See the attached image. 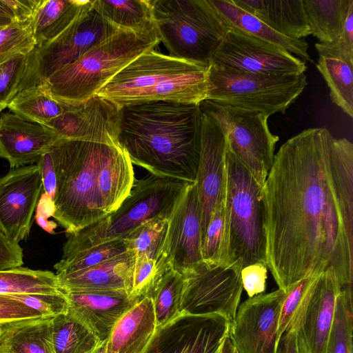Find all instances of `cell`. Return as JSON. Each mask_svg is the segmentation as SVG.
<instances>
[{
	"label": "cell",
	"mask_w": 353,
	"mask_h": 353,
	"mask_svg": "<svg viewBox=\"0 0 353 353\" xmlns=\"http://www.w3.org/2000/svg\"><path fill=\"white\" fill-rule=\"evenodd\" d=\"M263 191L266 265L279 288L328 269L352 288V142L303 130L280 147Z\"/></svg>",
	"instance_id": "obj_1"
},
{
	"label": "cell",
	"mask_w": 353,
	"mask_h": 353,
	"mask_svg": "<svg viewBox=\"0 0 353 353\" xmlns=\"http://www.w3.org/2000/svg\"><path fill=\"white\" fill-rule=\"evenodd\" d=\"M199 104L153 101L121 108L118 141L151 174L195 182L201 150Z\"/></svg>",
	"instance_id": "obj_2"
},
{
	"label": "cell",
	"mask_w": 353,
	"mask_h": 353,
	"mask_svg": "<svg viewBox=\"0 0 353 353\" xmlns=\"http://www.w3.org/2000/svg\"><path fill=\"white\" fill-rule=\"evenodd\" d=\"M119 146L60 140L50 148L57 176L52 217L66 234L109 214L102 192V172Z\"/></svg>",
	"instance_id": "obj_3"
},
{
	"label": "cell",
	"mask_w": 353,
	"mask_h": 353,
	"mask_svg": "<svg viewBox=\"0 0 353 353\" xmlns=\"http://www.w3.org/2000/svg\"><path fill=\"white\" fill-rule=\"evenodd\" d=\"M208 67L150 50L128 63L97 94L120 108L159 101L199 104L208 97Z\"/></svg>",
	"instance_id": "obj_4"
},
{
	"label": "cell",
	"mask_w": 353,
	"mask_h": 353,
	"mask_svg": "<svg viewBox=\"0 0 353 353\" xmlns=\"http://www.w3.org/2000/svg\"><path fill=\"white\" fill-rule=\"evenodd\" d=\"M223 210L224 229L219 262L241 270L254 263L266 265L263 187L228 148Z\"/></svg>",
	"instance_id": "obj_5"
},
{
	"label": "cell",
	"mask_w": 353,
	"mask_h": 353,
	"mask_svg": "<svg viewBox=\"0 0 353 353\" xmlns=\"http://www.w3.org/2000/svg\"><path fill=\"white\" fill-rule=\"evenodd\" d=\"M159 43L157 32L138 34L119 30L56 71L43 84L60 101L82 103L97 94L128 63Z\"/></svg>",
	"instance_id": "obj_6"
},
{
	"label": "cell",
	"mask_w": 353,
	"mask_h": 353,
	"mask_svg": "<svg viewBox=\"0 0 353 353\" xmlns=\"http://www.w3.org/2000/svg\"><path fill=\"white\" fill-rule=\"evenodd\" d=\"M188 183L151 174L135 181L117 210L97 223L66 234L62 259L106 242L124 240L152 219H169Z\"/></svg>",
	"instance_id": "obj_7"
},
{
	"label": "cell",
	"mask_w": 353,
	"mask_h": 353,
	"mask_svg": "<svg viewBox=\"0 0 353 353\" xmlns=\"http://www.w3.org/2000/svg\"><path fill=\"white\" fill-rule=\"evenodd\" d=\"M157 33L169 55L209 66L228 28L206 0H152Z\"/></svg>",
	"instance_id": "obj_8"
},
{
	"label": "cell",
	"mask_w": 353,
	"mask_h": 353,
	"mask_svg": "<svg viewBox=\"0 0 353 353\" xmlns=\"http://www.w3.org/2000/svg\"><path fill=\"white\" fill-rule=\"evenodd\" d=\"M306 85L305 73L256 74L209 65L205 100L269 117L284 114Z\"/></svg>",
	"instance_id": "obj_9"
},
{
	"label": "cell",
	"mask_w": 353,
	"mask_h": 353,
	"mask_svg": "<svg viewBox=\"0 0 353 353\" xmlns=\"http://www.w3.org/2000/svg\"><path fill=\"white\" fill-rule=\"evenodd\" d=\"M119 30L101 16L92 7L91 0L65 30L52 40L36 46L27 55L26 67L17 93L43 84L56 71L72 63Z\"/></svg>",
	"instance_id": "obj_10"
},
{
	"label": "cell",
	"mask_w": 353,
	"mask_h": 353,
	"mask_svg": "<svg viewBox=\"0 0 353 353\" xmlns=\"http://www.w3.org/2000/svg\"><path fill=\"white\" fill-rule=\"evenodd\" d=\"M201 112L211 117L224 131L228 148L263 188L274 160L279 138L268 127L266 115L204 100Z\"/></svg>",
	"instance_id": "obj_11"
},
{
	"label": "cell",
	"mask_w": 353,
	"mask_h": 353,
	"mask_svg": "<svg viewBox=\"0 0 353 353\" xmlns=\"http://www.w3.org/2000/svg\"><path fill=\"white\" fill-rule=\"evenodd\" d=\"M241 270L221 263L201 261L183 276L181 310L190 314H219L233 323L243 285Z\"/></svg>",
	"instance_id": "obj_12"
},
{
	"label": "cell",
	"mask_w": 353,
	"mask_h": 353,
	"mask_svg": "<svg viewBox=\"0 0 353 353\" xmlns=\"http://www.w3.org/2000/svg\"><path fill=\"white\" fill-rule=\"evenodd\" d=\"M210 65L256 74H301L305 62L278 46L228 30Z\"/></svg>",
	"instance_id": "obj_13"
},
{
	"label": "cell",
	"mask_w": 353,
	"mask_h": 353,
	"mask_svg": "<svg viewBox=\"0 0 353 353\" xmlns=\"http://www.w3.org/2000/svg\"><path fill=\"white\" fill-rule=\"evenodd\" d=\"M42 190L37 164L12 169L0 177V230L12 242L19 244L28 236Z\"/></svg>",
	"instance_id": "obj_14"
},
{
	"label": "cell",
	"mask_w": 353,
	"mask_h": 353,
	"mask_svg": "<svg viewBox=\"0 0 353 353\" xmlns=\"http://www.w3.org/2000/svg\"><path fill=\"white\" fill-rule=\"evenodd\" d=\"M120 117V107L96 94L43 125L59 140L119 145Z\"/></svg>",
	"instance_id": "obj_15"
},
{
	"label": "cell",
	"mask_w": 353,
	"mask_h": 353,
	"mask_svg": "<svg viewBox=\"0 0 353 353\" xmlns=\"http://www.w3.org/2000/svg\"><path fill=\"white\" fill-rule=\"evenodd\" d=\"M286 292L278 290L240 304L228 333L239 353H275L278 320Z\"/></svg>",
	"instance_id": "obj_16"
},
{
	"label": "cell",
	"mask_w": 353,
	"mask_h": 353,
	"mask_svg": "<svg viewBox=\"0 0 353 353\" xmlns=\"http://www.w3.org/2000/svg\"><path fill=\"white\" fill-rule=\"evenodd\" d=\"M230 325L228 321L219 314L181 312L157 327L144 353H206L222 342Z\"/></svg>",
	"instance_id": "obj_17"
},
{
	"label": "cell",
	"mask_w": 353,
	"mask_h": 353,
	"mask_svg": "<svg viewBox=\"0 0 353 353\" xmlns=\"http://www.w3.org/2000/svg\"><path fill=\"white\" fill-rule=\"evenodd\" d=\"M201 216L195 182L188 183L168 222L163 256L182 274L202 260Z\"/></svg>",
	"instance_id": "obj_18"
},
{
	"label": "cell",
	"mask_w": 353,
	"mask_h": 353,
	"mask_svg": "<svg viewBox=\"0 0 353 353\" xmlns=\"http://www.w3.org/2000/svg\"><path fill=\"white\" fill-rule=\"evenodd\" d=\"M201 112V143L195 183L201 210L203 243L212 212L224 194L228 145L222 128L211 117Z\"/></svg>",
	"instance_id": "obj_19"
},
{
	"label": "cell",
	"mask_w": 353,
	"mask_h": 353,
	"mask_svg": "<svg viewBox=\"0 0 353 353\" xmlns=\"http://www.w3.org/2000/svg\"><path fill=\"white\" fill-rule=\"evenodd\" d=\"M342 288L333 270L319 274L296 327L299 353H325L337 297Z\"/></svg>",
	"instance_id": "obj_20"
},
{
	"label": "cell",
	"mask_w": 353,
	"mask_h": 353,
	"mask_svg": "<svg viewBox=\"0 0 353 353\" xmlns=\"http://www.w3.org/2000/svg\"><path fill=\"white\" fill-rule=\"evenodd\" d=\"M59 141L43 125L12 112L0 117V158L7 160L12 169L37 164Z\"/></svg>",
	"instance_id": "obj_21"
},
{
	"label": "cell",
	"mask_w": 353,
	"mask_h": 353,
	"mask_svg": "<svg viewBox=\"0 0 353 353\" xmlns=\"http://www.w3.org/2000/svg\"><path fill=\"white\" fill-rule=\"evenodd\" d=\"M68 312L85 325L101 342L139 300L122 292H66Z\"/></svg>",
	"instance_id": "obj_22"
},
{
	"label": "cell",
	"mask_w": 353,
	"mask_h": 353,
	"mask_svg": "<svg viewBox=\"0 0 353 353\" xmlns=\"http://www.w3.org/2000/svg\"><path fill=\"white\" fill-rule=\"evenodd\" d=\"M134 261L131 252L90 268L56 275L66 292H122L130 295Z\"/></svg>",
	"instance_id": "obj_23"
},
{
	"label": "cell",
	"mask_w": 353,
	"mask_h": 353,
	"mask_svg": "<svg viewBox=\"0 0 353 353\" xmlns=\"http://www.w3.org/2000/svg\"><path fill=\"white\" fill-rule=\"evenodd\" d=\"M157 329L152 301L143 296L114 325L107 340V353H144Z\"/></svg>",
	"instance_id": "obj_24"
},
{
	"label": "cell",
	"mask_w": 353,
	"mask_h": 353,
	"mask_svg": "<svg viewBox=\"0 0 353 353\" xmlns=\"http://www.w3.org/2000/svg\"><path fill=\"white\" fill-rule=\"evenodd\" d=\"M221 22L230 30L278 46L303 61L312 63L307 41L285 37L274 31L256 17L235 5L232 0H206Z\"/></svg>",
	"instance_id": "obj_25"
},
{
	"label": "cell",
	"mask_w": 353,
	"mask_h": 353,
	"mask_svg": "<svg viewBox=\"0 0 353 353\" xmlns=\"http://www.w3.org/2000/svg\"><path fill=\"white\" fill-rule=\"evenodd\" d=\"M274 31L294 39L312 34L302 0H232Z\"/></svg>",
	"instance_id": "obj_26"
},
{
	"label": "cell",
	"mask_w": 353,
	"mask_h": 353,
	"mask_svg": "<svg viewBox=\"0 0 353 353\" xmlns=\"http://www.w3.org/2000/svg\"><path fill=\"white\" fill-rule=\"evenodd\" d=\"M53 317H40L0 323V353H55Z\"/></svg>",
	"instance_id": "obj_27"
},
{
	"label": "cell",
	"mask_w": 353,
	"mask_h": 353,
	"mask_svg": "<svg viewBox=\"0 0 353 353\" xmlns=\"http://www.w3.org/2000/svg\"><path fill=\"white\" fill-rule=\"evenodd\" d=\"M90 1L91 0H40L32 18L36 46H40L61 34Z\"/></svg>",
	"instance_id": "obj_28"
},
{
	"label": "cell",
	"mask_w": 353,
	"mask_h": 353,
	"mask_svg": "<svg viewBox=\"0 0 353 353\" xmlns=\"http://www.w3.org/2000/svg\"><path fill=\"white\" fill-rule=\"evenodd\" d=\"M92 7L118 29L138 34L157 32L152 0H92Z\"/></svg>",
	"instance_id": "obj_29"
},
{
	"label": "cell",
	"mask_w": 353,
	"mask_h": 353,
	"mask_svg": "<svg viewBox=\"0 0 353 353\" xmlns=\"http://www.w3.org/2000/svg\"><path fill=\"white\" fill-rule=\"evenodd\" d=\"M312 34L321 43L334 41L342 32L353 0H302Z\"/></svg>",
	"instance_id": "obj_30"
},
{
	"label": "cell",
	"mask_w": 353,
	"mask_h": 353,
	"mask_svg": "<svg viewBox=\"0 0 353 353\" xmlns=\"http://www.w3.org/2000/svg\"><path fill=\"white\" fill-rule=\"evenodd\" d=\"M72 105L54 98L48 87L41 84L19 92L7 108L24 120L45 125Z\"/></svg>",
	"instance_id": "obj_31"
},
{
	"label": "cell",
	"mask_w": 353,
	"mask_h": 353,
	"mask_svg": "<svg viewBox=\"0 0 353 353\" xmlns=\"http://www.w3.org/2000/svg\"><path fill=\"white\" fill-rule=\"evenodd\" d=\"M55 273L17 268L0 270V294H65Z\"/></svg>",
	"instance_id": "obj_32"
},
{
	"label": "cell",
	"mask_w": 353,
	"mask_h": 353,
	"mask_svg": "<svg viewBox=\"0 0 353 353\" xmlns=\"http://www.w3.org/2000/svg\"><path fill=\"white\" fill-rule=\"evenodd\" d=\"M52 330L55 353H92L101 343L85 325L68 312L52 318Z\"/></svg>",
	"instance_id": "obj_33"
},
{
	"label": "cell",
	"mask_w": 353,
	"mask_h": 353,
	"mask_svg": "<svg viewBox=\"0 0 353 353\" xmlns=\"http://www.w3.org/2000/svg\"><path fill=\"white\" fill-rule=\"evenodd\" d=\"M182 274L170 268L154 282L144 296L153 303L157 327H161L181 312Z\"/></svg>",
	"instance_id": "obj_34"
},
{
	"label": "cell",
	"mask_w": 353,
	"mask_h": 353,
	"mask_svg": "<svg viewBox=\"0 0 353 353\" xmlns=\"http://www.w3.org/2000/svg\"><path fill=\"white\" fill-rule=\"evenodd\" d=\"M316 68L330 89L332 102L353 117V65L330 57H320Z\"/></svg>",
	"instance_id": "obj_35"
},
{
	"label": "cell",
	"mask_w": 353,
	"mask_h": 353,
	"mask_svg": "<svg viewBox=\"0 0 353 353\" xmlns=\"http://www.w3.org/2000/svg\"><path fill=\"white\" fill-rule=\"evenodd\" d=\"M168 219H154L132 231L124 239L128 250L135 256L144 254L154 259L157 262V268L172 266L163 256Z\"/></svg>",
	"instance_id": "obj_36"
},
{
	"label": "cell",
	"mask_w": 353,
	"mask_h": 353,
	"mask_svg": "<svg viewBox=\"0 0 353 353\" xmlns=\"http://www.w3.org/2000/svg\"><path fill=\"white\" fill-rule=\"evenodd\" d=\"M352 288H343L337 297L325 353H353Z\"/></svg>",
	"instance_id": "obj_37"
},
{
	"label": "cell",
	"mask_w": 353,
	"mask_h": 353,
	"mask_svg": "<svg viewBox=\"0 0 353 353\" xmlns=\"http://www.w3.org/2000/svg\"><path fill=\"white\" fill-rule=\"evenodd\" d=\"M130 252L125 240L106 242L62 259L54 267L56 274H65L90 268Z\"/></svg>",
	"instance_id": "obj_38"
},
{
	"label": "cell",
	"mask_w": 353,
	"mask_h": 353,
	"mask_svg": "<svg viewBox=\"0 0 353 353\" xmlns=\"http://www.w3.org/2000/svg\"><path fill=\"white\" fill-rule=\"evenodd\" d=\"M319 274L308 276L293 285L287 292L278 320L276 347L283 334L296 327L303 314Z\"/></svg>",
	"instance_id": "obj_39"
},
{
	"label": "cell",
	"mask_w": 353,
	"mask_h": 353,
	"mask_svg": "<svg viewBox=\"0 0 353 353\" xmlns=\"http://www.w3.org/2000/svg\"><path fill=\"white\" fill-rule=\"evenodd\" d=\"M32 19L13 21L0 29V64L20 55H28L35 48Z\"/></svg>",
	"instance_id": "obj_40"
},
{
	"label": "cell",
	"mask_w": 353,
	"mask_h": 353,
	"mask_svg": "<svg viewBox=\"0 0 353 353\" xmlns=\"http://www.w3.org/2000/svg\"><path fill=\"white\" fill-rule=\"evenodd\" d=\"M223 196L216 203L210 216L201 247L202 260L220 263V251L224 229Z\"/></svg>",
	"instance_id": "obj_41"
},
{
	"label": "cell",
	"mask_w": 353,
	"mask_h": 353,
	"mask_svg": "<svg viewBox=\"0 0 353 353\" xmlns=\"http://www.w3.org/2000/svg\"><path fill=\"white\" fill-rule=\"evenodd\" d=\"M26 63L27 55H20L0 64V112L17 94Z\"/></svg>",
	"instance_id": "obj_42"
},
{
	"label": "cell",
	"mask_w": 353,
	"mask_h": 353,
	"mask_svg": "<svg viewBox=\"0 0 353 353\" xmlns=\"http://www.w3.org/2000/svg\"><path fill=\"white\" fill-rule=\"evenodd\" d=\"M315 48L319 57L334 58L353 65V6L341 34L330 43H316Z\"/></svg>",
	"instance_id": "obj_43"
},
{
	"label": "cell",
	"mask_w": 353,
	"mask_h": 353,
	"mask_svg": "<svg viewBox=\"0 0 353 353\" xmlns=\"http://www.w3.org/2000/svg\"><path fill=\"white\" fill-rule=\"evenodd\" d=\"M44 317H54L66 313L68 303L65 294H21L9 295Z\"/></svg>",
	"instance_id": "obj_44"
},
{
	"label": "cell",
	"mask_w": 353,
	"mask_h": 353,
	"mask_svg": "<svg viewBox=\"0 0 353 353\" xmlns=\"http://www.w3.org/2000/svg\"><path fill=\"white\" fill-rule=\"evenodd\" d=\"M160 275L156 261L144 254L135 256L132 289L130 296L134 300L143 297Z\"/></svg>",
	"instance_id": "obj_45"
},
{
	"label": "cell",
	"mask_w": 353,
	"mask_h": 353,
	"mask_svg": "<svg viewBox=\"0 0 353 353\" xmlns=\"http://www.w3.org/2000/svg\"><path fill=\"white\" fill-rule=\"evenodd\" d=\"M268 267L262 263L245 267L241 272L243 288L249 298L264 293L266 288Z\"/></svg>",
	"instance_id": "obj_46"
},
{
	"label": "cell",
	"mask_w": 353,
	"mask_h": 353,
	"mask_svg": "<svg viewBox=\"0 0 353 353\" xmlns=\"http://www.w3.org/2000/svg\"><path fill=\"white\" fill-rule=\"evenodd\" d=\"M44 317L9 295L0 294V323Z\"/></svg>",
	"instance_id": "obj_47"
},
{
	"label": "cell",
	"mask_w": 353,
	"mask_h": 353,
	"mask_svg": "<svg viewBox=\"0 0 353 353\" xmlns=\"http://www.w3.org/2000/svg\"><path fill=\"white\" fill-rule=\"evenodd\" d=\"M23 264L22 248L8 239L0 230V270L20 268Z\"/></svg>",
	"instance_id": "obj_48"
},
{
	"label": "cell",
	"mask_w": 353,
	"mask_h": 353,
	"mask_svg": "<svg viewBox=\"0 0 353 353\" xmlns=\"http://www.w3.org/2000/svg\"><path fill=\"white\" fill-rule=\"evenodd\" d=\"M43 185L44 194L53 201L57 190V176L50 149L37 163Z\"/></svg>",
	"instance_id": "obj_49"
},
{
	"label": "cell",
	"mask_w": 353,
	"mask_h": 353,
	"mask_svg": "<svg viewBox=\"0 0 353 353\" xmlns=\"http://www.w3.org/2000/svg\"><path fill=\"white\" fill-rule=\"evenodd\" d=\"M12 12L14 21L32 19L40 0H4Z\"/></svg>",
	"instance_id": "obj_50"
},
{
	"label": "cell",
	"mask_w": 353,
	"mask_h": 353,
	"mask_svg": "<svg viewBox=\"0 0 353 353\" xmlns=\"http://www.w3.org/2000/svg\"><path fill=\"white\" fill-rule=\"evenodd\" d=\"M275 353H299L296 327H290L283 334Z\"/></svg>",
	"instance_id": "obj_51"
},
{
	"label": "cell",
	"mask_w": 353,
	"mask_h": 353,
	"mask_svg": "<svg viewBox=\"0 0 353 353\" xmlns=\"http://www.w3.org/2000/svg\"><path fill=\"white\" fill-rule=\"evenodd\" d=\"M219 353H239L229 335L228 332L221 344Z\"/></svg>",
	"instance_id": "obj_52"
},
{
	"label": "cell",
	"mask_w": 353,
	"mask_h": 353,
	"mask_svg": "<svg viewBox=\"0 0 353 353\" xmlns=\"http://www.w3.org/2000/svg\"><path fill=\"white\" fill-rule=\"evenodd\" d=\"M0 16L8 18L12 21H14L12 12L4 2V0H0Z\"/></svg>",
	"instance_id": "obj_53"
},
{
	"label": "cell",
	"mask_w": 353,
	"mask_h": 353,
	"mask_svg": "<svg viewBox=\"0 0 353 353\" xmlns=\"http://www.w3.org/2000/svg\"><path fill=\"white\" fill-rule=\"evenodd\" d=\"M92 353H107V341L101 342Z\"/></svg>",
	"instance_id": "obj_54"
},
{
	"label": "cell",
	"mask_w": 353,
	"mask_h": 353,
	"mask_svg": "<svg viewBox=\"0 0 353 353\" xmlns=\"http://www.w3.org/2000/svg\"><path fill=\"white\" fill-rule=\"evenodd\" d=\"M12 22L13 21H12L10 19L0 16V27L7 26Z\"/></svg>",
	"instance_id": "obj_55"
},
{
	"label": "cell",
	"mask_w": 353,
	"mask_h": 353,
	"mask_svg": "<svg viewBox=\"0 0 353 353\" xmlns=\"http://www.w3.org/2000/svg\"><path fill=\"white\" fill-rule=\"evenodd\" d=\"M2 27H0V29Z\"/></svg>",
	"instance_id": "obj_56"
}]
</instances>
